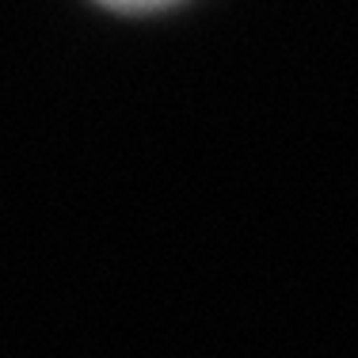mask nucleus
I'll use <instances>...</instances> for the list:
<instances>
[{
    "label": "nucleus",
    "instance_id": "obj_1",
    "mask_svg": "<svg viewBox=\"0 0 358 358\" xmlns=\"http://www.w3.org/2000/svg\"><path fill=\"white\" fill-rule=\"evenodd\" d=\"M103 4H115V8H152V4H164V0H103Z\"/></svg>",
    "mask_w": 358,
    "mask_h": 358
}]
</instances>
